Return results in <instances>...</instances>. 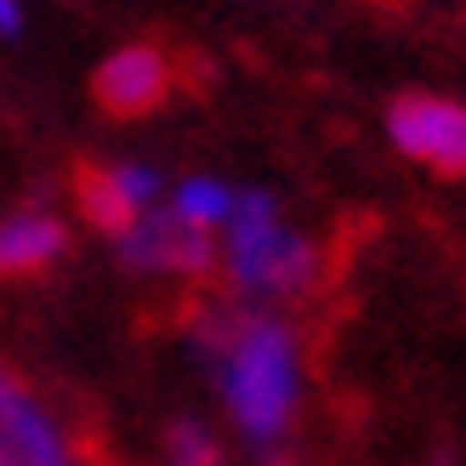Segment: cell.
Listing matches in <instances>:
<instances>
[{
  "mask_svg": "<svg viewBox=\"0 0 466 466\" xmlns=\"http://www.w3.org/2000/svg\"><path fill=\"white\" fill-rule=\"evenodd\" d=\"M217 262L228 290L250 308V301L301 296L319 273V250L296 228H285L268 188H233V211L217 233Z\"/></svg>",
  "mask_w": 466,
  "mask_h": 466,
  "instance_id": "obj_2",
  "label": "cell"
},
{
  "mask_svg": "<svg viewBox=\"0 0 466 466\" xmlns=\"http://www.w3.org/2000/svg\"><path fill=\"white\" fill-rule=\"evenodd\" d=\"M159 466H233V461L205 421L177 415V421H166V438H159Z\"/></svg>",
  "mask_w": 466,
  "mask_h": 466,
  "instance_id": "obj_10",
  "label": "cell"
},
{
  "mask_svg": "<svg viewBox=\"0 0 466 466\" xmlns=\"http://www.w3.org/2000/svg\"><path fill=\"white\" fill-rule=\"evenodd\" d=\"M432 466H455V461H450V455H438V461H432Z\"/></svg>",
  "mask_w": 466,
  "mask_h": 466,
  "instance_id": "obj_13",
  "label": "cell"
},
{
  "mask_svg": "<svg viewBox=\"0 0 466 466\" xmlns=\"http://www.w3.org/2000/svg\"><path fill=\"white\" fill-rule=\"evenodd\" d=\"M194 353L217 381L228 427L256 455H279L301 410V341L285 319L222 301L194 319Z\"/></svg>",
  "mask_w": 466,
  "mask_h": 466,
  "instance_id": "obj_1",
  "label": "cell"
},
{
  "mask_svg": "<svg viewBox=\"0 0 466 466\" xmlns=\"http://www.w3.org/2000/svg\"><path fill=\"white\" fill-rule=\"evenodd\" d=\"M114 262L137 279H211L217 273V233L182 222L166 199L137 217L114 239Z\"/></svg>",
  "mask_w": 466,
  "mask_h": 466,
  "instance_id": "obj_4",
  "label": "cell"
},
{
  "mask_svg": "<svg viewBox=\"0 0 466 466\" xmlns=\"http://www.w3.org/2000/svg\"><path fill=\"white\" fill-rule=\"evenodd\" d=\"M23 23H29L23 17V0H0V40H17Z\"/></svg>",
  "mask_w": 466,
  "mask_h": 466,
  "instance_id": "obj_11",
  "label": "cell"
},
{
  "mask_svg": "<svg viewBox=\"0 0 466 466\" xmlns=\"http://www.w3.org/2000/svg\"><path fill=\"white\" fill-rule=\"evenodd\" d=\"M75 250V233L52 205H12L0 217V285H29L63 268V256Z\"/></svg>",
  "mask_w": 466,
  "mask_h": 466,
  "instance_id": "obj_8",
  "label": "cell"
},
{
  "mask_svg": "<svg viewBox=\"0 0 466 466\" xmlns=\"http://www.w3.org/2000/svg\"><path fill=\"white\" fill-rule=\"evenodd\" d=\"M0 466H86L57 404L0 353Z\"/></svg>",
  "mask_w": 466,
  "mask_h": 466,
  "instance_id": "obj_3",
  "label": "cell"
},
{
  "mask_svg": "<svg viewBox=\"0 0 466 466\" xmlns=\"http://www.w3.org/2000/svg\"><path fill=\"white\" fill-rule=\"evenodd\" d=\"M166 205H171L182 222H194L205 233H222V222L233 211V188H228L222 177H182L177 188L166 194Z\"/></svg>",
  "mask_w": 466,
  "mask_h": 466,
  "instance_id": "obj_9",
  "label": "cell"
},
{
  "mask_svg": "<svg viewBox=\"0 0 466 466\" xmlns=\"http://www.w3.org/2000/svg\"><path fill=\"white\" fill-rule=\"evenodd\" d=\"M171 57L159 52V46L137 40V46H120V52H108L97 63V75H91V97H97L103 114H114V120H143V114H154L159 103L171 97Z\"/></svg>",
  "mask_w": 466,
  "mask_h": 466,
  "instance_id": "obj_7",
  "label": "cell"
},
{
  "mask_svg": "<svg viewBox=\"0 0 466 466\" xmlns=\"http://www.w3.org/2000/svg\"><path fill=\"white\" fill-rule=\"evenodd\" d=\"M256 461H262V466H290V455H285V450H279V455H256Z\"/></svg>",
  "mask_w": 466,
  "mask_h": 466,
  "instance_id": "obj_12",
  "label": "cell"
},
{
  "mask_svg": "<svg viewBox=\"0 0 466 466\" xmlns=\"http://www.w3.org/2000/svg\"><path fill=\"white\" fill-rule=\"evenodd\" d=\"M387 131L399 154H410L415 166H427L438 177H466V103L410 91V97H392Z\"/></svg>",
  "mask_w": 466,
  "mask_h": 466,
  "instance_id": "obj_6",
  "label": "cell"
},
{
  "mask_svg": "<svg viewBox=\"0 0 466 466\" xmlns=\"http://www.w3.org/2000/svg\"><path fill=\"white\" fill-rule=\"evenodd\" d=\"M159 199H166V177H159L148 159H86L75 171V211L86 217L91 233H103L108 245L120 239L137 217H148Z\"/></svg>",
  "mask_w": 466,
  "mask_h": 466,
  "instance_id": "obj_5",
  "label": "cell"
}]
</instances>
